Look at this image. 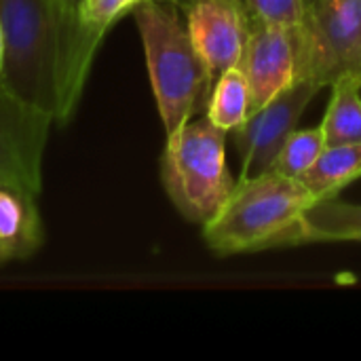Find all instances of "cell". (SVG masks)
Wrapping results in <instances>:
<instances>
[{
	"mask_svg": "<svg viewBox=\"0 0 361 361\" xmlns=\"http://www.w3.org/2000/svg\"><path fill=\"white\" fill-rule=\"evenodd\" d=\"M360 243H361V241H360Z\"/></svg>",
	"mask_w": 361,
	"mask_h": 361,
	"instance_id": "cell-22",
	"label": "cell"
},
{
	"mask_svg": "<svg viewBox=\"0 0 361 361\" xmlns=\"http://www.w3.org/2000/svg\"><path fill=\"white\" fill-rule=\"evenodd\" d=\"M252 19L273 25H300L307 17L309 0H245Z\"/></svg>",
	"mask_w": 361,
	"mask_h": 361,
	"instance_id": "cell-16",
	"label": "cell"
},
{
	"mask_svg": "<svg viewBox=\"0 0 361 361\" xmlns=\"http://www.w3.org/2000/svg\"><path fill=\"white\" fill-rule=\"evenodd\" d=\"M315 201L300 180L275 171L237 180L220 212L201 226L203 239L220 256L290 245L300 216Z\"/></svg>",
	"mask_w": 361,
	"mask_h": 361,
	"instance_id": "cell-3",
	"label": "cell"
},
{
	"mask_svg": "<svg viewBox=\"0 0 361 361\" xmlns=\"http://www.w3.org/2000/svg\"><path fill=\"white\" fill-rule=\"evenodd\" d=\"M184 15L188 34L214 76L239 66L252 27L245 0H192Z\"/></svg>",
	"mask_w": 361,
	"mask_h": 361,
	"instance_id": "cell-9",
	"label": "cell"
},
{
	"mask_svg": "<svg viewBox=\"0 0 361 361\" xmlns=\"http://www.w3.org/2000/svg\"><path fill=\"white\" fill-rule=\"evenodd\" d=\"M0 267H2V260H0Z\"/></svg>",
	"mask_w": 361,
	"mask_h": 361,
	"instance_id": "cell-21",
	"label": "cell"
},
{
	"mask_svg": "<svg viewBox=\"0 0 361 361\" xmlns=\"http://www.w3.org/2000/svg\"><path fill=\"white\" fill-rule=\"evenodd\" d=\"M322 129L328 146L361 142V74L345 72L332 80V97Z\"/></svg>",
	"mask_w": 361,
	"mask_h": 361,
	"instance_id": "cell-12",
	"label": "cell"
},
{
	"mask_svg": "<svg viewBox=\"0 0 361 361\" xmlns=\"http://www.w3.org/2000/svg\"><path fill=\"white\" fill-rule=\"evenodd\" d=\"M252 112V89L241 66L220 72L212 87L205 116L224 133H233L250 118Z\"/></svg>",
	"mask_w": 361,
	"mask_h": 361,
	"instance_id": "cell-14",
	"label": "cell"
},
{
	"mask_svg": "<svg viewBox=\"0 0 361 361\" xmlns=\"http://www.w3.org/2000/svg\"><path fill=\"white\" fill-rule=\"evenodd\" d=\"M361 178V142L326 146L315 165L300 178V182L315 195V199L338 197L343 188Z\"/></svg>",
	"mask_w": 361,
	"mask_h": 361,
	"instance_id": "cell-13",
	"label": "cell"
},
{
	"mask_svg": "<svg viewBox=\"0 0 361 361\" xmlns=\"http://www.w3.org/2000/svg\"><path fill=\"white\" fill-rule=\"evenodd\" d=\"M300 40L302 78L332 85L345 72L361 74V0H309Z\"/></svg>",
	"mask_w": 361,
	"mask_h": 361,
	"instance_id": "cell-5",
	"label": "cell"
},
{
	"mask_svg": "<svg viewBox=\"0 0 361 361\" xmlns=\"http://www.w3.org/2000/svg\"><path fill=\"white\" fill-rule=\"evenodd\" d=\"M0 63H2V25H0Z\"/></svg>",
	"mask_w": 361,
	"mask_h": 361,
	"instance_id": "cell-20",
	"label": "cell"
},
{
	"mask_svg": "<svg viewBox=\"0 0 361 361\" xmlns=\"http://www.w3.org/2000/svg\"><path fill=\"white\" fill-rule=\"evenodd\" d=\"M44 228L36 199L0 188V260H25L38 252Z\"/></svg>",
	"mask_w": 361,
	"mask_h": 361,
	"instance_id": "cell-11",
	"label": "cell"
},
{
	"mask_svg": "<svg viewBox=\"0 0 361 361\" xmlns=\"http://www.w3.org/2000/svg\"><path fill=\"white\" fill-rule=\"evenodd\" d=\"M133 15L165 135H171L207 108L216 76L199 55L176 6L142 0Z\"/></svg>",
	"mask_w": 361,
	"mask_h": 361,
	"instance_id": "cell-2",
	"label": "cell"
},
{
	"mask_svg": "<svg viewBox=\"0 0 361 361\" xmlns=\"http://www.w3.org/2000/svg\"><path fill=\"white\" fill-rule=\"evenodd\" d=\"M326 146L328 144H326L322 125L313 129H296L281 146L277 159L273 161L271 171L286 176V178L300 180L315 165V161L319 159Z\"/></svg>",
	"mask_w": 361,
	"mask_h": 361,
	"instance_id": "cell-15",
	"label": "cell"
},
{
	"mask_svg": "<svg viewBox=\"0 0 361 361\" xmlns=\"http://www.w3.org/2000/svg\"><path fill=\"white\" fill-rule=\"evenodd\" d=\"M239 66L252 89V108L258 110L302 78L300 25H273L252 19Z\"/></svg>",
	"mask_w": 361,
	"mask_h": 361,
	"instance_id": "cell-8",
	"label": "cell"
},
{
	"mask_svg": "<svg viewBox=\"0 0 361 361\" xmlns=\"http://www.w3.org/2000/svg\"><path fill=\"white\" fill-rule=\"evenodd\" d=\"M137 2H142V0H89L87 19L93 25H97L99 30L108 32V27L125 13L133 11Z\"/></svg>",
	"mask_w": 361,
	"mask_h": 361,
	"instance_id": "cell-17",
	"label": "cell"
},
{
	"mask_svg": "<svg viewBox=\"0 0 361 361\" xmlns=\"http://www.w3.org/2000/svg\"><path fill=\"white\" fill-rule=\"evenodd\" d=\"M326 85L315 78H300L264 106L254 110L250 118L233 131V142L239 154V180L258 178L271 171L286 140L298 129V123Z\"/></svg>",
	"mask_w": 361,
	"mask_h": 361,
	"instance_id": "cell-7",
	"label": "cell"
},
{
	"mask_svg": "<svg viewBox=\"0 0 361 361\" xmlns=\"http://www.w3.org/2000/svg\"><path fill=\"white\" fill-rule=\"evenodd\" d=\"M360 243L361 205L347 203L338 197L317 199L300 216L290 245L300 243Z\"/></svg>",
	"mask_w": 361,
	"mask_h": 361,
	"instance_id": "cell-10",
	"label": "cell"
},
{
	"mask_svg": "<svg viewBox=\"0 0 361 361\" xmlns=\"http://www.w3.org/2000/svg\"><path fill=\"white\" fill-rule=\"evenodd\" d=\"M53 123L47 112L19 99L0 78V188L38 199Z\"/></svg>",
	"mask_w": 361,
	"mask_h": 361,
	"instance_id": "cell-6",
	"label": "cell"
},
{
	"mask_svg": "<svg viewBox=\"0 0 361 361\" xmlns=\"http://www.w3.org/2000/svg\"><path fill=\"white\" fill-rule=\"evenodd\" d=\"M0 25L2 82L55 123H68L106 32L61 0H0Z\"/></svg>",
	"mask_w": 361,
	"mask_h": 361,
	"instance_id": "cell-1",
	"label": "cell"
},
{
	"mask_svg": "<svg viewBox=\"0 0 361 361\" xmlns=\"http://www.w3.org/2000/svg\"><path fill=\"white\" fill-rule=\"evenodd\" d=\"M161 182L188 222L207 224L237 186L226 163V133L207 116H195L167 135Z\"/></svg>",
	"mask_w": 361,
	"mask_h": 361,
	"instance_id": "cell-4",
	"label": "cell"
},
{
	"mask_svg": "<svg viewBox=\"0 0 361 361\" xmlns=\"http://www.w3.org/2000/svg\"><path fill=\"white\" fill-rule=\"evenodd\" d=\"M163 2H167V4H171V6H176L178 11H184L192 0H163Z\"/></svg>",
	"mask_w": 361,
	"mask_h": 361,
	"instance_id": "cell-19",
	"label": "cell"
},
{
	"mask_svg": "<svg viewBox=\"0 0 361 361\" xmlns=\"http://www.w3.org/2000/svg\"><path fill=\"white\" fill-rule=\"evenodd\" d=\"M61 4L76 17H85L87 19V4L89 0H61Z\"/></svg>",
	"mask_w": 361,
	"mask_h": 361,
	"instance_id": "cell-18",
	"label": "cell"
}]
</instances>
